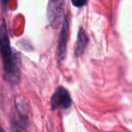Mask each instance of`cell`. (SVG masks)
I'll list each match as a JSON object with an SVG mask.
<instances>
[{"label": "cell", "mask_w": 132, "mask_h": 132, "mask_svg": "<svg viewBox=\"0 0 132 132\" xmlns=\"http://www.w3.org/2000/svg\"><path fill=\"white\" fill-rule=\"evenodd\" d=\"M9 0H0V5L3 11H5L7 9V5H8Z\"/></svg>", "instance_id": "ba28073f"}, {"label": "cell", "mask_w": 132, "mask_h": 132, "mask_svg": "<svg viewBox=\"0 0 132 132\" xmlns=\"http://www.w3.org/2000/svg\"><path fill=\"white\" fill-rule=\"evenodd\" d=\"M0 132H5V129H3V128H2V126L0 125Z\"/></svg>", "instance_id": "9c48e42d"}, {"label": "cell", "mask_w": 132, "mask_h": 132, "mask_svg": "<svg viewBox=\"0 0 132 132\" xmlns=\"http://www.w3.org/2000/svg\"><path fill=\"white\" fill-rule=\"evenodd\" d=\"M28 108L22 97L14 99V105L10 114L12 132H24L28 126Z\"/></svg>", "instance_id": "7a4b0ae2"}, {"label": "cell", "mask_w": 132, "mask_h": 132, "mask_svg": "<svg viewBox=\"0 0 132 132\" xmlns=\"http://www.w3.org/2000/svg\"><path fill=\"white\" fill-rule=\"evenodd\" d=\"M72 104L70 94L65 87L59 86L51 98V108L52 111L57 109H68Z\"/></svg>", "instance_id": "3957f363"}, {"label": "cell", "mask_w": 132, "mask_h": 132, "mask_svg": "<svg viewBox=\"0 0 132 132\" xmlns=\"http://www.w3.org/2000/svg\"><path fill=\"white\" fill-rule=\"evenodd\" d=\"M65 0H49L47 15L50 24L53 28H57L62 21Z\"/></svg>", "instance_id": "277c9868"}, {"label": "cell", "mask_w": 132, "mask_h": 132, "mask_svg": "<svg viewBox=\"0 0 132 132\" xmlns=\"http://www.w3.org/2000/svg\"><path fill=\"white\" fill-rule=\"evenodd\" d=\"M87 43H88V37H87L85 30L83 28H80L78 31V34H77V45H76L75 49V54L77 57H80L82 54L85 52Z\"/></svg>", "instance_id": "8992f818"}, {"label": "cell", "mask_w": 132, "mask_h": 132, "mask_svg": "<svg viewBox=\"0 0 132 132\" xmlns=\"http://www.w3.org/2000/svg\"><path fill=\"white\" fill-rule=\"evenodd\" d=\"M71 2H72V4H73L74 6L80 8V7H83L84 5L86 4L87 0H71Z\"/></svg>", "instance_id": "52a82bcc"}, {"label": "cell", "mask_w": 132, "mask_h": 132, "mask_svg": "<svg viewBox=\"0 0 132 132\" xmlns=\"http://www.w3.org/2000/svg\"><path fill=\"white\" fill-rule=\"evenodd\" d=\"M68 36H69V16L67 15L62 23L57 48V57L59 63L64 60L67 54V45H68Z\"/></svg>", "instance_id": "5b68a950"}, {"label": "cell", "mask_w": 132, "mask_h": 132, "mask_svg": "<svg viewBox=\"0 0 132 132\" xmlns=\"http://www.w3.org/2000/svg\"><path fill=\"white\" fill-rule=\"evenodd\" d=\"M0 54L3 62L4 77L8 83L16 85L20 81V59L10 45L7 28L3 16H0Z\"/></svg>", "instance_id": "6da1fadb"}]
</instances>
